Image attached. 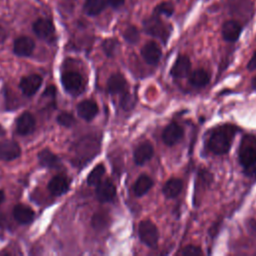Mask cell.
Here are the masks:
<instances>
[{
  "mask_svg": "<svg viewBox=\"0 0 256 256\" xmlns=\"http://www.w3.org/2000/svg\"><path fill=\"white\" fill-rule=\"evenodd\" d=\"M252 87H253L254 89H256V77H254L253 80H252Z\"/></svg>",
  "mask_w": 256,
  "mask_h": 256,
  "instance_id": "cell-40",
  "label": "cell"
},
{
  "mask_svg": "<svg viewBox=\"0 0 256 256\" xmlns=\"http://www.w3.org/2000/svg\"><path fill=\"white\" fill-rule=\"evenodd\" d=\"M98 105L93 100H83L77 105L78 115L86 121H91L98 114Z\"/></svg>",
  "mask_w": 256,
  "mask_h": 256,
  "instance_id": "cell-16",
  "label": "cell"
},
{
  "mask_svg": "<svg viewBox=\"0 0 256 256\" xmlns=\"http://www.w3.org/2000/svg\"><path fill=\"white\" fill-rule=\"evenodd\" d=\"M123 37L128 43L135 44L138 42L140 35H139L138 29L135 26H129L125 29V31L123 33Z\"/></svg>",
  "mask_w": 256,
  "mask_h": 256,
  "instance_id": "cell-30",
  "label": "cell"
},
{
  "mask_svg": "<svg viewBox=\"0 0 256 256\" xmlns=\"http://www.w3.org/2000/svg\"><path fill=\"white\" fill-rule=\"evenodd\" d=\"M242 31V27L236 20H228L222 26V36L228 42H235L238 40Z\"/></svg>",
  "mask_w": 256,
  "mask_h": 256,
  "instance_id": "cell-19",
  "label": "cell"
},
{
  "mask_svg": "<svg viewBox=\"0 0 256 256\" xmlns=\"http://www.w3.org/2000/svg\"><path fill=\"white\" fill-rule=\"evenodd\" d=\"M57 122L64 127H71L74 124L75 119L72 114L68 112H63L57 116Z\"/></svg>",
  "mask_w": 256,
  "mask_h": 256,
  "instance_id": "cell-32",
  "label": "cell"
},
{
  "mask_svg": "<svg viewBox=\"0 0 256 256\" xmlns=\"http://www.w3.org/2000/svg\"><path fill=\"white\" fill-rule=\"evenodd\" d=\"M212 180V175L207 172V171H201L198 174V178L196 181V185H195V194H199L201 192H203L207 186H209V184L211 183Z\"/></svg>",
  "mask_w": 256,
  "mask_h": 256,
  "instance_id": "cell-27",
  "label": "cell"
},
{
  "mask_svg": "<svg viewBox=\"0 0 256 256\" xmlns=\"http://www.w3.org/2000/svg\"><path fill=\"white\" fill-rule=\"evenodd\" d=\"M117 45H118V43H117L116 40H114V39H107L103 43V49H104L105 53L109 57H111L114 54Z\"/></svg>",
  "mask_w": 256,
  "mask_h": 256,
  "instance_id": "cell-34",
  "label": "cell"
},
{
  "mask_svg": "<svg viewBox=\"0 0 256 256\" xmlns=\"http://www.w3.org/2000/svg\"><path fill=\"white\" fill-rule=\"evenodd\" d=\"M6 38V32L5 30L0 26V43H2Z\"/></svg>",
  "mask_w": 256,
  "mask_h": 256,
  "instance_id": "cell-38",
  "label": "cell"
},
{
  "mask_svg": "<svg viewBox=\"0 0 256 256\" xmlns=\"http://www.w3.org/2000/svg\"><path fill=\"white\" fill-rule=\"evenodd\" d=\"M121 106L123 109L125 110H130L133 107V101H132V97L128 92H125L124 94H122L121 97Z\"/></svg>",
  "mask_w": 256,
  "mask_h": 256,
  "instance_id": "cell-35",
  "label": "cell"
},
{
  "mask_svg": "<svg viewBox=\"0 0 256 256\" xmlns=\"http://www.w3.org/2000/svg\"><path fill=\"white\" fill-rule=\"evenodd\" d=\"M106 1L110 6H112L114 8H118V7L122 6L125 2V0H106Z\"/></svg>",
  "mask_w": 256,
  "mask_h": 256,
  "instance_id": "cell-37",
  "label": "cell"
},
{
  "mask_svg": "<svg viewBox=\"0 0 256 256\" xmlns=\"http://www.w3.org/2000/svg\"><path fill=\"white\" fill-rule=\"evenodd\" d=\"M140 240L148 247L155 248L158 244L159 232L156 225L150 220H143L138 227Z\"/></svg>",
  "mask_w": 256,
  "mask_h": 256,
  "instance_id": "cell-5",
  "label": "cell"
},
{
  "mask_svg": "<svg viewBox=\"0 0 256 256\" xmlns=\"http://www.w3.org/2000/svg\"><path fill=\"white\" fill-rule=\"evenodd\" d=\"M105 5L104 0H85L84 11L89 16H95L103 11Z\"/></svg>",
  "mask_w": 256,
  "mask_h": 256,
  "instance_id": "cell-26",
  "label": "cell"
},
{
  "mask_svg": "<svg viewBox=\"0 0 256 256\" xmlns=\"http://www.w3.org/2000/svg\"><path fill=\"white\" fill-rule=\"evenodd\" d=\"M154 154V148L150 142H143L139 144L134 150V161L138 165H142L149 161Z\"/></svg>",
  "mask_w": 256,
  "mask_h": 256,
  "instance_id": "cell-17",
  "label": "cell"
},
{
  "mask_svg": "<svg viewBox=\"0 0 256 256\" xmlns=\"http://www.w3.org/2000/svg\"><path fill=\"white\" fill-rule=\"evenodd\" d=\"M141 55L147 64L156 65L161 58L162 52L159 45L156 42L150 41L142 47Z\"/></svg>",
  "mask_w": 256,
  "mask_h": 256,
  "instance_id": "cell-12",
  "label": "cell"
},
{
  "mask_svg": "<svg viewBox=\"0 0 256 256\" xmlns=\"http://www.w3.org/2000/svg\"><path fill=\"white\" fill-rule=\"evenodd\" d=\"M237 129L233 125H222L215 128L209 136L208 148L216 155H223L229 152Z\"/></svg>",
  "mask_w": 256,
  "mask_h": 256,
  "instance_id": "cell-1",
  "label": "cell"
},
{
  "mask_svg": "<svg viewBox=\"0 0 256 256\" xmlns=\"http://www.w3.org/2000/svg\"><path fill=\"white\" fill-rule=\"evenodd\" d=\"M96 196L100 202H110L116 196V187L110 179H105L97 184Z\"/></svg>",
  "mask_w": 256,
  "mask_h": 256,
  "instance_id": "cell-10",
  "label": "cell"
},
{
  "mask_svg": "<svg viewBox=\"0 0 256 256\" xmlns=\"http://www.w3.org/2000/svg\"><path fill=\"white\" fill-rule=\"evenodd\" d=\"M183 135H184L183 128L176 122H172L165 127L162 133V139L166 145L172 146V145H175L178 141H180Z\"/></svg>",
  "mask_w": 256,
  "mask_h": 256,
  "instance_id": "cell-9",
  "label": "cell"
},
{
  "mask_svg": "<svg viewBox=\"0 0 256 256\" xmlns=\"http://www.w3.org/2000/svg\"><path fill=\"white\" fill-rule=\"evenodd\" d=\"M153 186V180L148 175H141L137 178L133 186V192L136 196L145 195Z\"/></svg>",
  "mask_w": 256,
  "mask_h": 256,
  "instance_id": "cell-24",
  "label": "cell"
},
{
  "mask_svg": "<svg viewBox=\"0 0 256 256\" xmlns=\"http://www.w3.org/2000/svg\"><path fill=\"white\" fill-rule=\"evenodd\" d=\"M109 223V215L106 212L100 211L94 214L92 218V226L96 230H102L108 226Z\"/></svg>",
  "mask_w": 256,
  "mask_h": 256,
  "instance_id": "cell-29",
  "label": "cell"
},
{
  "mask_svg": "<svg viewBox=\"0 0 256 256\" xmlns=\"http://www.w3.org/2000/svg\"><path fill=\"white\" fill-rule=\"evenodd\" d=\"M38 160L43 167L57 168L60 165L59 158L48 149H44L38 154Z\"/></svg>",
  "mask_w": 256,
  "mask_h": 256,
  "instance_id": "cell-25",
  "label": "cell"
},
{
  "mask_svg": "<svg viewBox=\"0 0 256 256\" xmlns=\"http://www.w3.org/2000/svg\"><path fill=\"white\" fill-rule=\"evenodd\" d=\"M21 154L20 146L12 140L0 141V160L12 161L18 158Z\"/></svg>",
  "mask_w": 256,
  "mask_h": 256,
  "instance_id": "cell-11",
  "label": "cell"
},
{
  "mask_svg": "<svg viewBox=\"0 0 256 256\" xmlns=\"http://www.w3.org/2000/svg\"><path fill=\"white\" fill-rule=\"evenodd\" d=\"M183 188V183L178 178H171L169 179L163 187V194L166 198H175L177 197Z\"/></svg>",
  "mask_w": 256,
  "mask_h": 256,
  "instance_id": "cell-22",
  "label": "cell"
},
{
  "mask_svg": "<svg viewBox=\"0 0 256 256\" xmlns=\"http://www.w3.org/2000/svg\"><path fill=\"white\" fill-rule=\"evenodd\" d=\"M4 199H5V194H4V192L2 190H0V205L2 204Z\"/></svg>",
  "mask_w": 256,
  "mask_h": 256,
  "instance_id": "cell-39",
  "label": "cell"
},
{
  "mask_svg": "<svg viewBox=\"0 0 256 256\" xmlns=\"http://www.w3.org/2000/svg\"><path fill=\"white\" fill-rule=\"evenodd\" d=\"M34 48H35L34 41L27 36L18 37L14 41V45H13L14 53L20 57L30 56L34 51Z\"/></svg>",
  "mask_w": 256,
  "mask_h": 256,
  "instance_id": "cell-13",
  "label": "cell"
},
{
  "mask_svg": "<svg viewBox=\"0 0 256 256\" xmlns=\"http://www.w3.org/2000/svg\"><path fill=\"white\" fill-rule=\"evenodd\" d=\"M61 81L65 90L71 94L79 93L83 87V78L78 72L69 71L64 73Z\"/></svg>",
  "mask_w": 256,
  "mask_h": 256,
  "instance_id": "cell-7",
  "label": "cell"
},
{
  "mask_svg": "<svg viewBox=\"0 0 256 256\" xmlns=\"http://www.w3.org/2000/svg\"><path fill=\"white\" fill-rule=\"evenodd\" d=\"M104 173H105V167H104V165H103V164H98V165H96V166L93 168V170L89 173V175H88V177H87V183H88L90 186L97 185V184L101 181V179H102Z\"/></svg>",
  "mask_w": 256,
  "mask_h": 256,
  "instance_id": "cell-28",
  "label": "cell"
},
{
  "mask_svg": "<svg viewBox=\"0 0 256 256\" xmlns=\"http://www.w3.org/2000/svg\"><path fill=\"white\" fill-rule=\"evenodd\" d=\"M143 28L147 34L157 37L163 42H166L169 37V29L158 15H154L146 19L143 23Z\"/></svg>",
  "mask_w": 256,
  "mask_h": 256,
  "instance_id": "cell-4",
  "label": "cell"
},
{
  "mask_svg": "<svg viewBox=\"0 0 256 256\" xmlns=\"http://www.w3.org/2000/svg\"><path fill=\"white\" fill-rule=\"evenodd\" d=\"M42 85V77L38 74L24 76L20 81V89L25 96H33Z\"/></svg>",
  "mask_w": 256,
  "mask_h": 256,
  "instance_id": "cell-8",
  "label": "cell"
},
{
  "mask_svg": "<svg viewBox=\"0 0 256 256\" xmlns=\"http://www.w3.org/2000/svg\"><path fill=\"white\" fill-rule=\"evenodd\" d=\"M33 31L39 38L47 42H52L55 39V28L49 19H37L33 23Z\"/></svg>",
  "mask_w": 256,
  "mask_h": 256,
  "instance_id": "cell-6",
  "label": "cell"
},
{
  "mask_svg": "<svg viewBox=\"0 0 256 256\" xmlns=\"http://www.w3.org/2000/svg\"><path fill=\"white\" fill-rule=\"evenodd\" d=\"M238 158L240 164L246 169H251L256 165V137L253 135H246L242 138Z\"/></svg>",
  "mask_w": 256,
  "mask_h": 256,
  "instance_id": "cell-3",
  "label": "cell"
},
{
  "mask_svg": "<svg viewBox=\"0 0 256 256\" xmlns=\"http://www.w3.org/2000/svg\"><path fill=\"white\" fill-rule=\"evenodd\" d=\"M210 80V76L208 72L204 69H196L193 72H190L189 74V82L193 87L200 88L204 87L205 85L208 84Z\"/></svg>",
  "mask_w": 256,
  "mask_h": 256,
  "instance_id": "cell-23",
  "label": "cell"
},
{
  "mask_svg": "<svg viewBox=\"0 0 256 256\" xmlns=\"http://www.w3.org/2000/svg\"><path fill=\"white\" fill-rule=\"evenodd\" d=\"M174 12V6L171 2H162L157 5L154 9L155 15H164V16H171Z\"/></svg>",
  "mask_w": 256,
  "mask_h": 256,
  "instance_id": "cell-31",
  "label": "cell"
},
{
  "mask_svg": "<svg viewBox=\"0 0 256 256\" xmlns=\"http://www.w3.org/2000/svg\"><path fill=\"white\" fill-rule=\"evenodd\" d=\"M69 179L64 175H56L54 176L48 183L49 191L55 195L60 196L65 194L69 189Z\"/></svg>",
  "mask_w": 256,
  "mask_h": 256,
  "instance_id": "cell-18",
  "label": "cell"
},
{
  "mask_svg": "<svg viewBox=\"0 0 256 256\" xmlns=\"http://www.w3.org/2000/svg\"><path fill=\"white\" fill-rule=\"evenodd\" d=\"M100 149V142L94 136H85L80 139L73 148L72 161L77 166H84L94 158Z\"/></svg>",
  "mask_w": 256,
  "mask_h": 256,
  "instance_id": "cell-2",
  "label": "cell"
},
{
  "mask_svg": "<svg viewBox=\"0 0 256 256\" xmlns=\"http://www.w3.org/2000/svg\"><path fill=\"white\" fill-rule=\"evenodd\" d=\"M191 62L188 56L179 55L171 68V75L174 78H184L190 74Z\"/></svg>",
  "mask_w": 256,
  "mask_h": 256,
  "instance_id": "cell-14",
  "label": "cell"
},
{
  "mask_svg": "<svg viewBox=\"0 0 256 256\" xmlns=\"http://www.w3.org/2000/svg\"><path fill=\"white\" fill-rule=\"evenodd\" d=\"M179 253L180 255H183V256H197V255L203 254L201 248L196 245H188L184 247Z\"/></svg>",
  "mask_w": 256,
  "mask_h": 256,
  "instance_id": "cell-33",
  "label": "cell"
},
{
  "mask_svg": "<svg viewBox=\"0 0 256 256\" xmlns=\"http://www.w3.org/2000/svg\"><path fill=\"white\" fill-rule=\"evenodd\" d=\"M247 68H248L249 70H251V71L256 69V51L253 53L252 57L250 58V60H249V62H248V64H247Z\"/></svg>",
  "mask_w": 256,
  "mask_h": 256,
  "instance_id": "cell-36",
  "label": "cell"
},
{
  "mask_svg": "<svg viewBox=\"0 0 256 256\" xmlns=\"http://www.w3.org/2000/svg\"><path fill=\"white\" fill-rule=\"evenodd\" d=\"M13 216L20 224H29L33 221L35 213L25 204H17L13 209Z\"/></svg>",
  "mask_w": 256,
  "mask_h": 256,
  "instance_id": "cell-21",
  "label": "cell"
},
{
  "mask_svg": "<svg viewBox=\"0 0 256 256\" xmlns=\"http://www.w3.org/2000/svg\"><path fill=\"white\" fill-rule=\"evenodd\" d=\"M107 90L112 95L127 92V81L124 76L119 73L111 75L107 82Z\"/></svg>",
  "mask_w": 256,
  "mask_h": 256,
  "instance_id": "cell-20",
  "label": "cell"
},
{
  "mask_svg": "<svg viewBox=\"0 0 256 256\" xmlns=\"http://www.w3.org/2000/svg\"><path fill=\"white\" fill-rule=\"evenodd\" d=\"M35 118L29 112L22 113L16 121V130L20 135H28L35 129Z\"/></svg>",
  "mask_w": 256,
  "mask_h": 256,
  "instance_id": "cell-15",
  "label": "cell"
}]
</instances>
